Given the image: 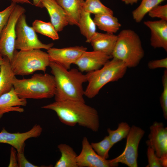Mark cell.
I'll return each mask as SVG.
<instances>
[{
	"instance_id": "obj_1",
	"label": "cell",
	"mask_w": 167,
	"mask_h": 167,
	"mask_svg": "<svg viewBox=\"0 0 167 167\" xmlns=\"http://www.w3.org/2000/svg\"><path fill=\"white\" fill-rule=\"evenodd\" d=\"M41 108L54 111L60 122L66 125L74 126L78 124L95 132L99 129V119L97 111L86 104L85 102L73 100L55 101Z\"/></svg>"
},
{
	"instance_id": "obj_2",
	"label": "cell",
	"mask_w": 167,
	"mask_h": 167,
	"mask_svg": "<svg viewBox=\"0 0 167 167\" xmlns=\"http://www.w3.org/2000/svg\"><path fill=\"white\" fill-rule=\"evenodd\" d=\"M49 66L55 82V101L73 100L85 102L83 84L87 82V74H84L78 69L75 68L66 69L50 61Z\"/></svg>"
},
{
	"instance_id": "obj_3",
	"label": "cell",
	"mask_w": 167,
	"mask_h": 167,
	"mask_svg": "<svg viewBox=\"0 0 167 167\" xmlns=\"http://www.w3.org/2000/svg\"><path fill=\"white\" fill-rule=\"evenodd\" d=\"M13 84L16 93L22 99L50 98L55 94L54 76L48 73H36L28 79L15 77Z\"/></svg>"
},
{
	"instance_id": "obj_4",
	"label": "cell",
	"mask_w": 167,
	"mask_h": 167,
	"mask_svg": "<svg viewBox=\"0 0 167 167\" xmlns=\"http://www.w3.org/2000/svg\"><path fill=\"white\" fill-rule=\"evenodd\" d=\"M144 52L138 34L131 29H124L117 35L112 58L123 62L127 68L137 66L143 58Z\"/></svg>"
},
{
	"instance_id": "obj_5",
	"label": "cell",
	"mask_w": 167,
	"mask_h": 167,
	"mask_svg": "<svg viewBox=\"0 0 167 167\" xmlns=\"http://www.w3.org/2000/svg\"><path fill=\"white\" fill-rule=\"evenodd\" d=\"M127 68L123 62L112 58L100 68L88 72V84L84 90V95L90 99L94 97L106 84L122 79Z\"/></svg>"
},
{
	"instance_id": "obj_6",
	"label": "cell",
	"mask_w": 167,
	"mask_h": 167,
	"mask_svg": "<svg viewBox=\"0 0 167 167\" xmlns=\"http://www.w3.org/2000/svg\"><path fill=\"white\" fill-rule=\"evenodd\" d=\"M50 62L47 53L41 49L16 50L11 62L15 75H28L40 71L45 72Z\"/></svg>"
},
{
	"instance_id": "obj_7",
	"label": "cell",
	"mask_w": 167,
	"mask_h": 167,
	"mask_svg": "<svg viewBox=\"0 0 167 167\" xmlns=\"http://www.w3.org/2000/svg\"><path fill=\"white\" fill-rule=\"evenodd\" d=\"M15 30V48L16 50H27L44 49L48 50L54 45L53 43H44L39 39L36 32L32 27L28 25L24 13L18 19Z\"/></svg>"
},
{
	"instance_id": "obj_8",
	"label": "cell",
	"mask_w": 167,
	"mask_h": 167,
	"mask_svg": "<svg viewBox=\"0 0 167 167\" xmlns=\"http://www.w3.org/2000/svg\"><path fill=\"white\" fill-rule=\"evenodd\" d=\"M26 12L22 6L16 4L0 36V54L7 57L11 62L16 50V26L20 16Z\"/></svg>"
},
{
	"instance_id": "obj_9",
	"label": "cell",
	"mask_w": 167,
	"mask_h": 167,
	"mask_svg": "<svg viewBox=\"0 0 167 167\" xmlns=\"http://www.w3.org/2000/svg\"><path fill=\"white\" fill-rule=\"evenodd\" d=\"M145 133L140 127L133 125L126 137V147L123 152L110 162L116 165L119 163L124 164L129 167H137L138 148L140 142Z\"/></svg>"
},
{
	"instance_id": "obj_10",
	"label": "cell",
	"mask_w": 167,
	"mask_h": 167,
	"mask_svg": "<svg viewBox=\"0 0 167 167\" xmlns=\"http://www.w3.org/2000/svg\"><path fill=\"white\" fill-rule=\"evenodd\" d=\"M149 139L146 141L162 162L163 167L167 165V128L162 122H155L150 127Z\"/></svg>"
},
{
	"instance_id": "obj_11",
	"label": "cell",
	"mask_w": 167,
	"mask_h": 167,
	"mask_svg": "<svg viewBox=\"0 0 167 167\" xmlns=\"http://www.w3.org/2000/svg\"><path fill=\"white\" fill-rule=\"evenodd\" d=\"M87 50V48L83 46H76L57 48L51 47L47 53L50 61L56 62L67 70L74 64L82 54Z\"/></svg>"
},
{
	"instance_id": "obj_12",
	"label": "cell",
	"mask_w": 167,
	"mask_h": 167,
	"mask_svg": "<svg viewBox=\"0 0 167 167\" xmlns=\"http://www.w3.org/2000/svg\"><path fill=\"white\" fill-rule=\"evenodd\" d=\"M42 131V128L38 124L35 125L30 130L23 133H10L3 128L0 132V143L9 144L17 152H24L25 141L30 138L39 136Z\"/></svg>"
},
{
	"instance_id": "obj_13",
	"label": "cell",
	"mask_w": 167,
	"mask_h": 167,
	"mask_svg": "<svg viewBox=\"0 0 167 167\" xmlns=\"http://www.w3.org/2000/svg\"><path fill=\"white\" fill-rule=\"evenodd\" d=\"M82 143L81 151L77 157L78 167H113L118 166L111 162L110 160L103 158L97 154L87 137H84Z\"/></svg>"
},
{
	"instance_id": "obj_14",
	"label": "cell",
	"mask_w": 167,
	"mask_h": 167,
	"mask_svg": "<svg viewBox=\"0 0 167 167\" xmlns=\"http://www.w3.org/2000/svg\"><path fill=\"white\" fill-rule=\"evenodd\" d=\"M112 58V56L100 52L86 50L83 52L74 64L82 72L88 73L100 68Z\"/></svg>"
},
{
	"instance_id": "obj_15",
	"label": "cell",
	"mask_w": 167,
	"mask_h": 167,
	"mask_svg": "<svg viewBox=\"0 0 167 167\" xmlns=\"http://www.w3.org/2000/svg\"><path fill=\"white\" fill-rule=\"evenodd\" d=\"M144 24L150 30V44L154 49L162 48L167 51V21H145Z\"/></svg>"
},
{
	"instance_id": "obj_16",
	"label": "cell",
	"mask_w": 167,
	"mask_h": 167,
	"mask_svg": "<svg viewBox=\"0 0 167 167\" xmlns=\"http://www.w3.org/2000/svg\"><path fill=\"white\" fill-rule=\"evenodd\" d=\"M42 3L48 11L50 22L58 32L69 24L65 11L55 0H42Z\"/></svg>"
},
{
	"instance_id": "obj_17",
	"label": "cell",
	"mask_w": 167,
	"mask_h": 167,
	"mask_svg": "<svg viewBox=\"0 0 167 167\" xmlns=\"http://www.w3.org/2000/svg\"><path fill=\"white\" fill-rule=\"evenodd\" d=\"M117 39L114 34L96 32L92 37L90 43L94 50L100 52L107 55H111Z\"/></svg>"
},
{
	"instance_id": "obj_18",
	"label": "cell",
	"mask_w": 167,
	"mask_h": 167,
	"mask_svg": "<svg viewBox=\"0 0 167 167\" xmlns=\"http://www.w3.org/2000/svg\"><path fill=\"white\" fill-rule=\"evenodd\" d=\"M65 11L69 24L78 26L84 0H55Z\"/></svg>"
},
{
	"instance_id": "obj_19",
	"label": "cell",
	"mask_w": 167,
	"mask_h": 167,
	"mask_svg": "<svg viewBox=\"0 0 167 167\" xmlns=\"http://www.w3.org/2000/svg\"><path fill=\"white\" fill-rule=\"evenodd\" d=\"M0 66V96L13 88V81L15 75L13 71L11 62L6 57Z\"/></svg>"
},
{
	"instance_id": "obj_20",
	"label": "cell",
	"mask_w": 167,
	"mask_h": 167,
	"mask_svg": "<svg viewBox=\"0 0 167 167\" xmlns=\"http://www.w3.org/2000/svg\"><path fill=\"white\" fill-rule=\"evenodd\" d=\"M96 26L106 32L114 34L119 29L121 25L113 15L104 13L95 15L93 19Z\"/></svg>"
},
{
	"instance_id": "obj_21",
	"label": "cell",
	"mask_w": 167,
	"mask_h": 167,
	"mask_svg": "<svg viewBox=\"0 0 167 167\" xmlns=\"http://www.w3.org/2000/svg\"><path fill=\"white\" fill-rule=\"evenodd\" d=\"M58 147L61 156L54 167H78L77 162V155L71 147L65 143H61Z\"/></svg>"
},
{
	"instance_id": "obj_22",
	"label": "cell",
	"mask_w": 167,
	"mask_h": 167,
	"mask_svg": "<svg viewBox=\"0 0 167 167\" xmlns=\"http://www.w3.org/2000/svg\"><path fill=\"white\" fill-rule=\"evenodd\" d=\"M77 26L81 34L86 38V42L89 43L96 32V26L91 14L83 10Z\"/></svg>"
},
{
	"instance_id": "obj_23",
	"label": "cell",
	"mask_w": 167,
	"mask_h": 167,
	"mask_svg": "<svg viewBox=\"0 0 167 167\" xmlns=\"http://www.w3.org/2000/svg\"><path fill=\"white\" fill-rule=\"evenodd\" d=\"M27 103V100L20 98L18 96L13 87L10 91L0 96V108L25 106Z\"/></svg>"
},
{
	"instance_id": "obj_24",
	"label": "cell",
	"mask_w": 167,
	"mask_h": 167,
	"mask_svg": "<svg viewBox=\"0 0 167 167\" xmlns=\"http://www.w3.org/2000/svg\"><path fill=\"white\" fill-rule=\"evenodd\" d=\"M32 27L36 32L47 36L54 40L59 39L58 32L50 22H45L36 19L32 23Z\"/></svg>"
},
{
	"instance_id": "obj_25",
	"label": "cell",
	"mask_w": 167,
	"mask_h": 167,
	"mask_svg": "<svg viewBox=\"0 0 167 167\" xmlns=\"http://www.w3.org/2000/svg\"><path fill=\"white\" fill-rule=\"evenodd\" d=\"M165 0H142L140 5L132 13V17L137 23L141 22L145 15L153 7Z\"/></svg>"
},
{
	"instance_id": "obj_26",
	"label": "cell",
	"mask_w": 167,
	"mask_h": 167,
	"mask_svg": "<svg viewBox=\"0 0 167 167\" xmlns=\"http://www.w3.org/2000/svg\"><path fill=\"white\" fill-rule=\"evenodd\" d=\"M83 8L84 11L95 15L104 13L113 15V11L103 4L100 0H85Z\"/></svg>"
},
{
	"instance_id": "obj_27",
	"label": "cell",
	"mask_w": 167,
	"mask_h": 167,
	"mask_svg": "<svg viewBox=\"0 0 167 167\" xmlns=\"http://www.w3.org/2000/svg\"><path fill=\"white\" fill-rule=\"evenodd\" d=\"M130 129L129 125L125 122L119 123L118 128L115 130L108 128L107 130L108 136L113 145L126 138Z\"/></svg>"
},
{
	"instance_id": "obj_28",
	"label": "cell",
	"mask_w": 167,
	"mask_h": 167,
	"mask_svg": "<svg viewBox=\"0 0 167 167\" xmlns=\"http://www.w3.org/2000/svg\"><path fill=\"white\" fill-rule=\"evenodd\" d=\"M91 145L96 153L105 159L109 157V152L113 146L108 136H106L101 141L96 143H92Z\"/></svg>"
},
{
	"instance_id": "obj_29",
	"label": "cell",
	"mask_w": 167,
	"mask_h": 167,
	"mask_svg": "<svg viewBox=\"0 0 167 167\" xmlns=\"http://www.w3.org/2000/svg\"><path fill=\"white\" fill-rule=\"evenodd\" d=\"M163 90L160 97V102L164 117L167 119V69H165L162 79Z\"/></svg>"
},
{
	"instance_id": "obj_30",
	"label": "cell",
	"mask_w": 167,
	"mask_h": 167,
	"mask_svg": "<svg viewBox=\"0 0 167 167\" xmlns=\"http://www.w3.org/2000/svg\"><path fill=\"white\" fill-rule=\"evenodd\" d=\"M152 18H158L161 20L167 21V5H157L153 7L148 13Z\"/></svg>"
},
{
	"instance_id": "obj_31",
	"label": "cell",
	"mask_w": 167,
	"mask_h": 167,
	"mask_svg": "<svg viewBox=\"0 0 167 167\" xmlns=\"http://www.w3.org/2000/svg\"><path fill=\"white\" fill-rule=\"evenodd\" d=\"M16 4L15 3L12 2L9 6L0 11V36Z\"/></svg>"
},
{
	"instance_id": "obj_32",
	"label": "cell",
	"mask_w": 167,
	"mask_h": 167,
	"mask_svg": "<svg viewBox=\"0 0 167 167\" xmlns=\"http://www.w3.org/2000/svg\"><path fill=\"white\" fill-rule=\"evenodd\" d=\"M147 153L148 164L146 167H163L161 159L157 156L154 150L149 146H148Z\"/></svg>"
},
{
	"instance_id": "obj_33",
	"label": "cell",
	"mask_w": 167,
	"mask_h": 167,
	"mask_svg": "<svg viewBox=\"0 0 167 167\" xmlns=\"http://www.w3.org/2000/svg\"><path fill=\"white\" fill-rule=\"evenodd\" d=\"M147 65L148 67L151 70L160 68L167 69V58L150 61L148 62Z\"/></svg>"
},
{
	"instance_id": "obj_34",
	"label": "cell",
	"mask_w": 167,
	"mask_h": 167,
	"mask_svg": "<svg viewBox=\"0 0 167 167\" xmlns=\"http://www.w3.org/2000/svg\"><path fill=\"white\" fill-rule=\"evenodd\" d=\"M17 158L19 167H39L29 162L25 157L24 152L17 153Z\"/></svg>"
},
{
	"instance_id": "obj_35",
	"label": "cell",
	"mask_w": 167,
	"mask_h": 167,
	"mask_svg": "<svg viewBox=\"0 0 167 167\" xmlns=\"http://www.w3.org/2000/svg\"><path fill=\"white\" fill-rule=\"evenodd\" d=\"M17 152L16 150L12 147L11 149L10 160L8 167H18L17 158Z\"/></svg>"
},
{
	"instance_id": "obj_36",
	"label": "cell",
	"mask_w": 167,
	"mask_h": 167,
	"mask_svg": "<svg viewBox=\"0 0 167 167\" xmlns=\"http://www.w3.org/2000/svg\"><path fill=\"white\" fill-rule=\"evenodd\" d=\"M12 111H15L19 112L24 111V109L19 106H14L9 108H0V118L5 113Z\"/></svg>"
},
{
	"instance_id": "obj_37",
	"label": "cell",
	"mask_w": 167,
	"mask_h": 167,
	"mask_svg": "<svg viewBox=\"0 0 167 167\" xmlns=\"http://www.w3.org/2000/svg\"><path fill=\"white\" fill-rule=\"evenodd\" d=\"M11 1L12 2L16 3H20L22 4L26 3L33 5L32 3L29 0H9Z\"/></svg>"
},
{
	"instance_id": "obj_38",
	"label": "cell",
	"mask_w": 167,
	"mask_h": 167,
	"mask_svg": "<svg viewBox=\"0 0 167 167\" xmlns=\"http://www.w3.org/2000/svg\"><path fill=\"white\" fill-rule=\"evenodd\" d=\"M33 5L35 6L40 8H43V6L42 3V0H32Z\"/></svg>"
},
{
	"instance_id": "obj_39",
	"label": "cell",
	"mask_w": 167,
	"mask_h": 167,
	"mask_svg": "<svg viewBox=\"0 0 167 167\" xmlns=\"http://www.w3.org/2000/svg\"><path fill=\"white\" fill-rule=\"evenodd\" d=\"M125 4L128 5H132L135 3H137L139 0H121Z\"/></svg>"
},
{
	"instance_id": "obj_40",
	"label": "cell",
	"mask_w": 167,
	"mask_h": 167,
	"mask_svg": "<svg viewBox=\"0 0 167 167\" xmlns=\"http://www.w3.org/2000/svg\"><path fill=\"white\" fill-rule=\"evenodd\" d=\"M3 61V58L0 54V66L2 63Z\"/></svg>"
}]
</instances>
